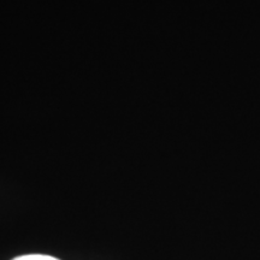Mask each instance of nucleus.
<instances>
[{
  "instance_id": "f257e3e1",
  "label": "nucleus",
  "mask_w": 260,
  "mask_h": 260,
  "mask_svg": "<svg viewBox=\"0 0 260 260\" xmlns=\"http://www.w3.org/2000/svg\"><path fill=\"white\" fill-rule=\"evenodd\" d=\"M12 260H59L54 256L51 255H45V254H27V255H21L16 256Z\"/></svg>"
}]
</instances>
